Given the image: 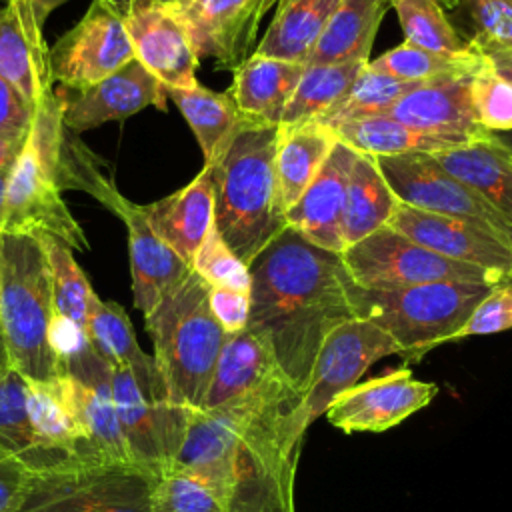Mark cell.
<instances>
[{
  "label": "cell",
  "instance_id": "obj_3",
  "mask_svg": "<svg viewBox=\"0 0 512 512\" xmlns=\"http://www.w3.org/2000/svg\"><path fill=\"white\" fill-rule=\"evenodd\" d=\"M276 146L278 124H250L210 164L214 226L244 264L286 228L274 166Z\"/></svg>",
  "mask_w": 512,
  "mask_h": 512
},
{
  "label": "cell",
  "instance_id": "obj_14",
  "mask_svg": "<svg viewBox=\"0 0 512 512\" xmlns=\"http://www.w3.org/2000/svg\"><path fill=\"white\" fill-rule=\"evenodd\" d=\"M374 160L402 204L424 212L486 222L512 240L508 222L470 186L444 170L430 152L378 156Z\"/></svg>",
  "mask_w": 512,
  "mask_h": 512
},
{
  "label": "cell",
  "instance_id": "obj_25",
  "mask_svg": "<svg viewBox=\"0 0 512 512\" xmlns=\"http://www.w3.org/2000/svg\"><path fill=\"white\" fill-rule=\"evenodd\" d=\"M306 64L250 54L236 70L230 96L238 110L258 122L278 124Z\"/></svg>",
  "mask_w": 512,
  "mask_h": 512
},
{
  "label": "cell",
  "instance_id": "obj_30",
  "mask_svg": "<svg viewBox=\"0 0 512 512\" xmlns=\"http://www.w3.org/2000/svg\"><path fill=\"white\" fill-rule=\"evenodd\" d=\"M166 92L192 128L204 154V164H212L242 128L258 124V120H252L238 110L230 92H212L200 84L186 90L174 88Z\"/></svg>",
  "mask_w": 512,
  "mask_h": 512
},
{
  "label": "cell",
  "instance_id": "obj_41",
  "mask_svg": "<svg viewBox=\"0 0 512 512\" xmlns=\"http://www.w3.org/2000/svg\"><path fill=\"white\" fill-rule=\"evenodd\" d=\"M154 512H226L216 492L190 472L170 468L152 490Z\"/></svg>",
  "mask_w": 512,
  "mask_h": 512
},
{
  "label": "cell",
  "instance_id": "obj_54",
  "mask_svg": "<svg viewBox=\"0 0 512 512\" xmlns=\"http://www.w3.org/2000/svg\"><path fill=\"white\" fill-rule=\"evenodd\" d=\"M10 370V364H8V356H6V350H4V344L0 340V382L4 380V376L8 374Z\"/></svg>",
  "mask_w": 512,
  "mask_h": 512
},
{
  "label": "cell",
  "instance_id": "obj_1",
  "mask_svg": "<svg viewBox=\"0 0 512 512\" xmlns=\"http://www.w3.org/2000/svg\"><path fill=\"white\" fill-rule=\"evenodd\" d=\"M298 404L300 398H246L188 410L172 468L206 482L226 512H296Z\"/></svg>",
  "mask_w": 512,
  "mask_h": 512
},
{
  "label": "cell",
  "instance_id": "obj_29",
  "mask_svg": "<svg viewBox=\"0 0 512 512\" xmlns=\"http://www.w3.org/2000/svg\"><path fill=\"white\" fill-rule=\"evenodd\" d=\"M388 0H342L306 64L368 62Z\"/></svg>",
  "mask_w": 512,
  "mask_h": 512
},
{
  "label": "cell",
  "instance_id": "obj_35",
  "mask_svg": "<svg viewBox=\"0 0 512 512\" xmlns=\"http://www.w3.org/2000/svg\"><path fill=\"white\" fill-rule=\"evenodd\" d=\"M86 336L94 352L110 368L138 370L154 362V358L144 354L138 346L132 322L124 308L116 302L102 300L96 292H92L88 302Z\"/></svg>",
  "mask_w": 512,
  "mask_h": 512
},
{
  "label": "cell",
  "instance_id": "obj_27",
  "mask_svg": "<svg viewBox=\"0 0 512 512\" xmlns=\"http://www.w3.org/2000/svg\"><path fill=\"white\" fill-rule=\"evenodd\" d=\"M452 176L482 196L512 228V160L488 140L430 152Z\"/></svg>",
  "mask_w": 512,
  "mask_h": 512
},
{
  "label": "cell",
  "instance_id": "obj_46",
  "mask_svg": "<svg viewBox=\"0 0 512 512\" xmlns=\"http://www.w3.org/2000/svg\"><path fill=\"white\" fill-rule=\"evenodd\" d=\"M208 304L216 322L222 326L226 334L242 332L248 326L250 308H252L250 292L210 286Z\"/></svg>",
  "mask_w": 512,
  "mask_h": 512
},
{
  "label": "cell",
  "instance_id": "obj_38",
  "mask_svg": "<svg viewBox=\"0 0 512 512\" xmlns=\"http://www.w3.org/2000/svg\"><path fill=\"white\" fill-rule=\"evenodd\" d=\"M370 70L394 76L400 80L426 82L436 78H454V76H474L480 68L486 66L482 52L478 50L474 56L458 58L436 54L408 42L386 50L376 60H368Z\"/></svg>",
  "mask_w": 512,
  "mask_h": 512
},
{
  "label": "cell",
  "instance_id": "obj_37",
  "mask_svg": "<svg viewBox=\"0 0 512 512\" xmlns=\"http://www.w3.org/2000/svg\"><path fill=\"white\" fill-rule=\"evenodd\" d=\"M0 446L20 456L32 472L64 462L38 442L26 412V378L12 368L0 382Z\"/></svg>",
  "mask_w": 512,
  "mask_h": 512
},
{
  "label": "cell",
  "instance_id": "obj_5",
  "mask_svg": "<svg viewBox=\"0 0 512 512\" xmlns=\"http://www.w3.org/2000/svg\"><path fill=\"white\" fill-rule=\"evenodd\" d=\"M208 284L192 270L144 316L154 344V364L168 400L200 410L226 332L208 304Z\"/></svg>",
  "mask_w": 512,
  "mask_h": 512
},
{
  "label": "cell",
  "instance_id": "obj_39",
  "mask_svg": "<svg viewBox=\"0 0 512 512\" xmlns=\"http://www.w3.org/2000/svg\"><path fill=\"white\" fill-rule=\"evenodd\" d=\"M44 248L50 286H52V306L54 314L70 320L74 326L86 332L88 322V302L92 296L90 282L74 258V250L54 236H36Z\"/></svg>",
  "mask_w": 512,
  "mask_h": 512
},
{
  "label": "cell",
  "instance_id": "obj_13",
  "mask_svg": "<svg viewBox=\"0 0 512 512\" xmlns=\"http://www.w3.org/2000/svg\"><path fill=\"white\" fill-rule=\"evenodd\" d=\"M386 226L444 258L488 270L504 284L512 280V240L486 222L424 212L398 202Z\"/></svg>",
  "mask_w": 512,
  "mask_h": 512
},
{
  "label": "cell",
  "instance_id": "obj_19",
  "mask_svg": "<svg viewBox=\"0 0 512 512\" xmlns=\"http://www.w3.org/2000/svg\"><path fill=\"white\" fill-rule=\"evenodd\" d=\"M168 92L136 58L98 84L60 96L66 130L84 132L112 120L128 118L148 106L166 110Z\"/></svg>",
  "mask_w": 512,
  "mask_h": 512
},
{
  "label": "cell",
  "instance_id": "obj_28",
  "mask_svg": "<svg viewBox=\"0 0 512 512\" xmlns=\"http://www.w3.org/2000/svg\"><path fill=\"white\" fill-rule=\"evenodd\" d=\"M336 142L334 130L316 120L290 128L278 126L274 166L284 214L316 178Z\"/></svg>",
  "mask_w": 512,
  "mask_h": 512
},
{
  "label": "cell",
  "instance_id": "obj_49",
  "mask_svg": "<svg viewBox=\"0 0 512 512\" xmlns=\"http://www.w3.org/2000/svg\"><path fill=\"white\" fill-rule=\"evenodd\" d=\"M474 46L482 52L488 66L496 74H500L502 78L512 82V50H506V48H500L494 44H474Z\"/></svg>",
  "mask_w": 512,
  "mask_h": 512
},
{
  "label": "cell",
  "instance_id": "obj_47",
  "mask_svg": "<svg viewBox=\"0 0 512 512\" xmlns=\"http://www.w3.org/2000/svg\"><path fill=\"white\" fill-rule=\"evenodd\" d=\"M30 476L28 464L0 446V512L18 510Z\"/></svg>",
  "mask_w": 512,
  "mask_h": 512
},
{
  "label": "cell",
  "instance_id": "obj_11",
  "mask_svg": "<svg viewBox=\"0 0 512 512\" xmlns=\"http://www.w3.org/2000/svg\"><path fill=\"white\" fill-rule=\"evenodd\" d=\"M398 344L366 318H348L336 324L320 342L298 408L292 414V430L298 440L308 426L324 416L328 406L380 358L398 356Z\"/></svg>",
  "mask_w": 512,
  "mask_h": 512
},
{
  "label": "cell",
  "instance_id": "obj_40",
  "mask_svg": "<svg viewBox=\"0 0 512 512\" xmlns=\"http://www.w3.org/2000/svg\"><path fill=\"white\" fill-rule=\"evenodd\" d=\"M420 84L422 82L386 76L366 66L360 72V76L354 80V84L348 88V92L330 110H326L320 118H316V122L328 128H334L348 120L380 114L382 110L392 106L398 98H402L406 92L414 90Z\"/></svg>",
  "mask_w": 512,
  "mask_h": 512
},
{
  "label": "cell",
  "instance_id": "obj_6",
  "mask_svg": "<svg viewBox=\"0 0 512 512\" xmlns=\"http://www.w3.org/2000/svg\"><path fill=\"white\" fill-rule=\"evenodd\" d=\"M50 270L36 236L0 234V340L8 364L26 380H52L62 364L50 344Z\"/></svg>",
  "mask_w": 512,
  "mask_h": 512
},
{
  "label": "cell",
  "instance_id": "obj_15",
  "mask_svg": "<svg viewBox=\"0 0 512 512\" xmlns=\"http://www.w3.org/2000/svg\"><path fill=\"white\" fill-rule=\"evenodd\" d=\"M124 28L134 58L166 90L198 86V54L174 0H126Z\"/></svg>",
  "mask_w": 512,
  "mask_h": 512
},
{
  "label": "cell",
  "instance_id": "obj_4",
  "mask_svg": "<svg viewBox=\"0 0 512 512\" xmlns=\"http://www.w3.org/2000/svg\"><path fill=\"white\" fill-rule=\"evenodd\" d=\"M66 126L60 96L42 100L10 168L4 234L54 236L72 250L86 252L88 238L64 202L62 148Z\"/></svg>",
  "mask_w": 512,
  "mask_h": 512
},
{
  "label": "cell",
  "instance_id": "obj_53",
  "mask_svg": "<svg viewBox=\"0 0 512 512\" xmlns=\"http://www.w3.org/2000/svg\"><path fill=\"white\" fill-rule=\"evenodd\" d=\"M12 168V166H10ZM10 168L0 170V234H4V216H6V186H8V176Z\"/></svg>",
  "mask_w": 512,
  "mask_h": 512
},
{
  "label": "cell",
  "instance_id": "obj_50",
  "mask_svg": "<svg viewBox=\"0 0 512 512\" xmlns=\"http://www.w3.org/2000/svg\"><path fill=\"white\" fill-rule=\"evenodd\" d=\"M26 136H10V134H0V170L10 168L22 148Z\"/></svg>",
  "mask_w": 512,
  "mask_h": 512
},
{
  "label": "cell",
  "instance_id": "obj_48",
  "mask_svg": "<svg viewBox=\"0 0 512 512\" xmlns=\"http://www.w3.org/2000/svg\"><path fill=\"white\" fill-rule=\"evenodd\" d=\"M32 106L0 74V134L26 136L32 122Z\"/></svg>",
  "mask_w": 512,
  "mask_h": 512
},
{
  "label": "cell",
  "instance_id": "obj_23",
  "mask_svg": "<svg viewBox=\"0 0 512 512\" xmlns=\"http://www.w3.org/2000/svg\"><path fill=\"white\" fill-rule=\"evenodd\" d=\"M0 74L32 110L54 94L42 24L26 0H6L0 10Z\"/></svg>",
  "mask_w": 512,
  "mask_h": 512
},
{
  "label": "cell",
  "instance_id": "obj_9",
  "mask_svg": "<svg viewBox=\"0 0 512 512\" xmlns=\"http://www.w3.org/2000/svg\"><path fill=\"white\" fill-rule=\"evenodd\" d=\"M110 386L132 462L158 478L174 464L188 410L168 400L154 362L138 370L110 368Z\"/></svg>",
  "mask_w": 512,
  "mask_h": 512
},
{
  "label": "cell",
  "instance_id": "obj_2",
  "mask_svg": "<svg viewBox=\"0 0 512 512\" xmlns=\"http://www.w3.org/2000/svg\"><path fill=\"white\" fill-rule=\"evenodd\" d=\"M252 308L248 328L268 336L280 366L304 392L324 336L354 318L352 282L342 254L282 228L248 264Z\"/></svg>",
  "mask_w": 512,
  "mask_h": 512
},
{
  "label": "cell",
  "instance_id": "obj_43",
  "mask_svg": "<svg viewBox=\"0 0 512 512\" xmlns=\"http://www.w3.org/2000/svg\"><path fill=\"white\" fill-rule=\"evenodd\" d=\"M468 94L482 128L512 130V82L496 74L488 62L470 78Z\"/></svg>",
  "mask_w": 512,
  "mask_h": 512
},
{
  "label": "cell",
  "instance_id": "obj_8",
  "mask_svg": "<svg viewBox=\"0 0 512 512\" xmlns=\"http://www.w3.org/2000/svg\"><path fill=\"white\" fill-rule=\"evenodd\" d=\"M154 482L134 464L68 458L32 472L16 512H154Z\"/></svg>",
  "mask_w": 512,
  "mask_h": 512
},
{
  "label": "cell",
  "instance_id": "obj_36",
  "mask_svg": "<svg viewBox=\"0 0 512 512\" xmlns=\"http://www.w3.org/2000/svg\"><path fill=\"white\" fill-rule=\"evenodd\" d=\"M388 4L396 10L408 44L458 58L478 52L470 38H462L456 32L436 0H388Z\"/></svg>",
  "mask_w": 512,
  "mask_h": 512
},
{
  "label": "cell",
  "instance_id": "obj_24",
  "mask_svg": "<svg viewBox=\"0 0 512 512\" xmlns=\"http://www.w3.org/2000/svg\"><path fill=\"white\" fill-rule=\"evenodd\" d=\"M142 206L156 236L190 266L214 224L212 166L204 164L184 188Z\"/></svg>",
  "mask_w": 512,
  "mask_h": 512
},
{
  "label": "cell",
  "instance_id": "obj_17",
  "mask_svg": "<svg viewBox=\"0 0 512 512\" xmlns=\"http://www.w3.org/2000/svg\"><path fill=\"white\" fill-rule=\"evenodd\" d=\"M246 398H302L280 366L268 336L248 326L226 336L200 410Z\"/></svg>",
  "mask_w": 512,
  "mask_h": 512
},
{
  "label": "cell",
  "instance_id": "obj_10",
  "mask_svg": "<svg viewBox=\"0 0 512 512\" xmlns=\"http://www.w3.org/2000/svg\"><path fill=\"white\" fill-rule=\"evenodd\" d=\"M342 260L352 282L364 290H394L428 282L504 284L496 274L444 258L388 226L344 248Z\"/></svg>",
  "mask_w": 512,
  "mask_h": 512
},
{
  "label": "cell",
  "instance_id": "obj_16",
  "mask_svg": "<svg viewBox=\"0 0 512 512\" xmlns=\"http://www.w3.org/2000/svg\"><path fill=\"white\" fill-rule=\"evenodd\" d=\"M438 394L434 382L418 380L408 366L356 382L324 412L326 420L344 434L386 432L428 406Z\"/></svg>",
  "mask_w": 512,
  "mask_h": 512
},
{
  "label": "cell",
  "instance_id": "obj_21",
  "mask_svg": "<svg viewBox=\"0 0 512 512\" xmlns=\"http://www.w3.org/2000/svg\"><path fill=\"white\" fill-rule=\"evenodd\" d=\"M104 206L126 224L134 306L148 316L164 294L190 272V266L156 236L142 204H134L114 190Z\"/></svg>",
  "mask_w": 512,
  "mask_h": 512
},
{
  "label": "cell",
  "instance_id": "obj_34",
  "mask_svg": "<svg viewBox=\"0 0 512 512\" xmlns=\"http://www.w3.org/2000/svg\"><path fill=\"white\" fill-rule=\"evenodd\" d=\"M366 64L368 62L306 64L278 126L290 128L320 118L348 92Z\"/></svg>",
  "mask_w": 512,
  "mask_h": 512
},
{
  "label": "cell",
  "instance_id": "obj_45",
  "mask_svg": "<svg viewBox=\"0 0 512 512\" xmlns=\"http://www.w3.org/2000/svg\"><path fill=\"white\" fill-rule=\"evenodd\" d=\"M510 328H512V284H498L480 300V304L472 310L468 320L450 338V342L470 338V336L496 334Z\"/></svg>",
  "mask_w": 512,
  "mask_h": 512
},
{
  "label": "cell",
  "instance_id": "obj_20",
  "mask_svg": "<svg viewBox=\"0 0 512 512\" xmlns=\"http://www.w3.org/2000/svg\"><path fill=\"white\" fill-rule=\"evenodd\" d=\"M470 78L454 76L422 82L374 116H386L414 130L444 136L456 144L486 140L488 130L482 128L470 104Z\"/></svg>",
  "mask_w": 512,
  "mask_h": 512
},
{
  "label": "cell",
  "instance_id": "obj_51",
  "mask_svg": "<svg viewBox=\"0 0 512 512\" xmlns=\"http://www.w3.org/2000/svg\"><path fill=\"white\" fill-rule=\"evenodd\" d=\"M26 2L32 6V10H34L38 22L44 26L46 18H48L60 4H64V2H68V0H26Z\"/></svg>",
  "mask_w": 512,
  "mask_h": 512
},
{
  "label": "cell",
  "instance_id": "obj_42",
  "mask_svg": "<svg viewBox=\"0 0 512 512\" xmlns=\"http://www.w3.org/2000/svg\"><path fill=\"white\" fill-rule=\"evenodd\" d=\"M190 270L198 274L208 286L232 288L250 292L252 276L248 264H244L222 240L220 232L212 224L206 238L202 240L200 248L196 250Z\"/></svg>",
  "mask_w": 512,
  "mask_h": 512
},
{
  "label": "cell",
  "instance_id": "obj_7",
  "mask_svg": "<svg viewBox=\"0 0 512 512\" xmlns=\"http://www.w3.org/2000/svg\"><path fill=\"white\" fill-rule=\"evenodd\" d=\"M476 282H428L394 290L354 288L358 318L382 328L396 344L398 356L416 362L450 338L492 290Z\"/></svg>",
  "mask_w": 512,
  "mask_h": 512
},
{
  "label": "cell",
  "instance_id": "obj_31",
  "mask_svg": "<svg viewBox=\"0 0 512 512\" xmlns=\"http://www.w3.org/2000/svg\"><path fill=\"white\" fill-rule=\"evenodd\" d=\"M340 2L342 0H278L276 14L254 54L306 64Z\"/></svg>",
  "mask_w": 512,
  "mask_h": 512
},
{
  "label": "cell",
  "instance_id": "obj_22",
  "mask_svg": "<svg viewBox=\"0 0 512 512\" xmlns=\"http://www.w3.org/2000/svg\"><path fill=\"white\" fill-rule=\"evenodd\" d=\"M356 156L354 148L338 140L316 178L284 214L288 228L308 242L338 254L344 252L342 214Z\"/></svg>",
  "mask_w": 512,
  "mask_h": 512
},
{
  "label": "cell",
  "instance_id": "obj_52",
  "mask_svg": "<svg viewBox=\"0 0 512 512\" xmlns=\"http://www.w3.org/2000/svg\"><path fill=\"white\" fill-rule=\"evenodd\" d=\"M486 140L500 148L512 160V130H492L488 132Z\"/></svg>",
  "mask_w": 512,
  "mask_h": 512
},
{
  "label": "cell",
  "instance_id": "obj_56",
  "mask_svg": "<svg viewBox=\"0 0 512 512\" xmlns=\"http://www.w3.org/2000/svg\"><path fill=\"white\" fill-rule=\"evenodd\" d=\"M274 4H278V0H266V8H272Z\"/></svg>",
  "mask_w": 512,
  "mask_h": 512
},
{
  "label": "cell",
  "instance_id": "obj_55",
  "mask_svg": "<svg viewBox=\"0 0 512 512\" xmlns=\"http://www.w3.org/2000/svg\"><path fill=\"white\" fill-rule=\"evenodd\" d=\"M444 10H454L460 6V0H436Z\"/></svg>",
  "mask_w": 512,
  "mask_h": 512
},
{
  "label": "cell",
  "instance_id": "obj_32",
  "mask_svg": "<svg viewBox=\"0 0 512 512\" xmlns=\"http://www.w3.org/2000/svg\"><path fill=\"white\" fill-rule=\"evenodd\" d=\"M398 202L400 200L378 170L374 156L358 152L350 170L342 214L344 248L386 226Z\"/></svg>",
  "mask_w": 512,
  "mask_h": 512
},
{
  "label": "cell",
  "instance_id": "obj_44",
  "mask_svg": "<svg viewBox=\"0 0 512 512\" xmlns=\"http://www.w3.org/2000/svg\"><path fill=\"white\" fill-rule=\"evenodd\" d=\"M472 20V42L512 50V0H460Z\"/></svg>",
  "mask_w": 512,
  "mask_h": 512
},
{
  "label": "cell",
  "instance_id": "obj_33",
  "mask_svg": "<svg viewBox=\"0 0 512 512\" xmlns=\"http://www.w3.org/2000/svg\"><path fill=\"white\" fill-rule=\"evenodd\" d=\"M336 138L360 154L368 156H396L410 152H436L450 146H458L456 142L414 130L386 116H366L358 120H348L332 128Z\"/></svg>",
  "mask_w": 512,
  "mask_h": 512
},
{
  "label": "cell",
  "instance_id": "obj_18",
  "mask_svg": "<svg viewBox=\"0 0 512 512\" xmlns=\"http://www.w3.org/2000/svg\"><path fill=\"white\" fill-rule=\"evenodd\" d=\"M198 58L236 70L256 40L266 0H174Z\"/></svg>",
  "mask_w": 512,
  "mask_h": 512
},
{
  "label": "cell",
  "instance_id": "obj_26",
  "mask_svg": "<svg viewBox=\"0 0 512 512\" xmlns=\"http://www.w3.org/2000/svg\"><path fill=\"white\" fill-rule=\"evenodd\" d=\"M26 412L38 442L58 460L80 456L84 430L68 374L26 380Z\"/></svg>",
  "mask_w": 512,
  "mask_h": 512
},
{
  "label": "cell",
  "instance_id": "obj_12",
  "mask_svg": "<svg viewBox=\"0 0 512 512\" xmlns=\"http://www.w3.org/2000/svg\"><path fill=\"white\" fill-rule=\"evenodd\" d=\"M52 80L78 92L134 60L124 28V2L92 0L86 14L48 48Z\"/></svg>",
  "mask_w": 512,
  "mask_h": 512
}]
</instances>
